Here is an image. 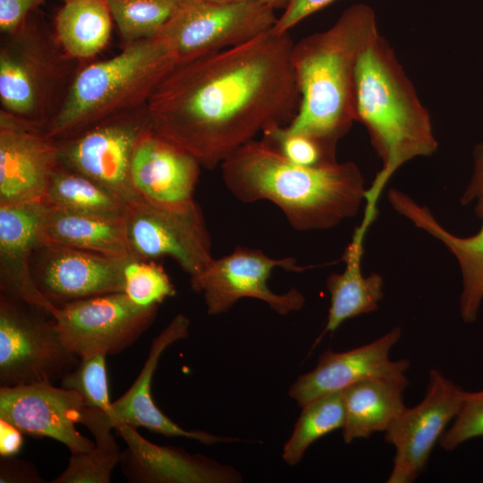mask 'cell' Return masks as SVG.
Returning a JSON list of instances; mask_svg holds the SVG:
<instances>
[{
  "instance_id": "3957f363",
  "label": "cell",
  "mask_w": 483,
  "mask_h": 483,
  "mask_svg": "<svg viewBox=\"0 0 483 483\" xmlns=\"http://www.w3.org/2000/svg\"><path fill=\"white\" fill-rule=\"evenodd\" d=\"M379 35L374 9L356 3L328 29L294 42L291 57L301 99L290 131L317 140L335 156L356 121L359 60Z\"/></svg>"
},
{
  "instance_id": "6da1fadb",
  "label": "cell",
  "mask_w": 483,
  "mask_h": 483,
  "mask_svg": "<svg viewBox=\"0 0 483 483\" xmlns=\"http://www.w3.org/2000/svg\"><path fill=\"white\" fill-rule=\"evenodd\" d=\"M294 41L272 30L178 65L146 108L151 128L208 170L255 136L295 116Z\"/></svg>"
},
{
  "instance_id": "d590c367",
  "label": "cell",
  "mask_w": 483,
  "mask_h": 483,
  "mask_svg": "<svg viewBox=\"0 0 483 483\" xmlns=\"http://www.w3.org/2000/svg\"><path fill=\"white\" fill-rule=\"evenodd\" d=\"M43 477L36 466L14 456H1L0 483H42Z\"/></svg>"
},
{
  "instance_id": "2e32d148",
  "label": "cell",
  "mask_w": 483,
  "mask_h": 483,
  "mask_svg": "<svg viewBox=\"0 0 483 483\" xmlns=\"http://www.w3.org/2000/svg\"><path fill=\"white\" fill-rule=\"evenodd\" d=\"M31 265L37 287L56 307L111 292H123V266L117 258L83 250L41 243Z\"/></svg>"
},
{
  "instance_id": "d6a6232c",
  "label": "cell",
  "mask_w": 483,
  "mask_h": 483,
  "mask_svg": "<svg viewBox=\"0 0 483 483\" xmlns=\"http://www.w3.org/2000/svg\"><path fill=\"white\" fill-rule=\"evenodd\" d=\"M262 140L289 161L305 166L336 161L317 140L290 131L284 125H275L262 132Z\"/></svg>"
},
{
  "instance_id": "ffe728a7",
  "label": "cell",
  "mask_w": 483,
  "mask_h": 483,
  "mask_svg": "<svg viewBox=\"0 0 483 483\" xmlns=\"http://www.w3.org/2000/svg\"><path fill=\"white\" fill-rule=\"evenodd\" d=\"M47 210L44 201L0 205V293L54 314L57 307L37 287L31 269Z\"/></svg>"
},
{
  "instance_id": "836d02e7",
  "label": "cell",
  "mask_w": 483,
  "mask_h": 483,
  "mask_svg": "<svg viewBox=\"0 0 483 483\" xmlns=\"http://www.w3.org/2000/svg\"><path fill=\"white\" fill-rule=\"evenodd\" d=\"M479 436H483V390L467 392L453 423L443 433L438 444L445 451H452Z\"/></svg>"
},
{
  "instance_id": "4dcf8cb0",
  "label": "cell",
  "mask_w": 483,
  "mask_h": 483,
  "mask_svg": "<svg viewBox=\"0 0 483 483\" xmlns=\"http://www.w3.org/2000/svg\"><path fill=\"white\" fill-rule=\"evenodd\" d=\"M123 292L142 307L159 306L176 294L174 284L156 260L130 257L123 266Z\"/></svg>"
},
{
  "instance_id": "277c9868",
  "label": "cell",
  "mask_w": 483,
  "mask_h": 483,
  "mask_svg": "<svg viewBox=\"0 0 483 483\" xmlns=\"http://www.w3.org/2000/svg\"><path fill=\"white\" fill-rule=\"evenodd\" d=\"M356 121L368 131L382 167L365 194L364 218L373 222L377 203L391 176L404 164L438 148L431 116L396 55L379 35L356 70Z\"/></svg>"
},
{
  "instance_id": "8fae6325",
  "label": "cell",
  "mask_w": 483,
  "mask_h": 483,
  "mask_svg": "<svg viewBox=\"0 0 483 483\" xmlns=\"http://www.w3.org/2000/svg\"><path fill=\"white\" fill-rule=\"evenodd\" d=\"M276 267L301 272L313 266H300L292 257L273 258L260 250L239 246L230 254L213 258L191 286L195 292L203 294L209 315L225 313L240 299L247 297L266 302L280 315L300 310L305 298L297 289L280 294L269 289L267 280Z\"/></svg>"
},
{
  "instance_id": "8d00e7d4",
  "label": "cell",
  "mask_w": 483,
  "mask_h": 483,
  "mask_svg": "<svg viewBox=\"0 0 483 483\" xmlns=\"http://www.w3.org/2000/svg\"><path fill=\"white\" fill-rule=\"evenodd\" d=\"M38 0H0V29L11 35L25 22V18Z\"/></svg>"
},
{
  "instance_id": "cb8c5ba5",
  "label": "cell",
  "mask_w": 483,
  "mask_h": 483,
  "mask_svg": "<svg viewBox=\"0 0 483 483\" xmlns=\"http://www.w3.org/2000/svg\"><path fill=\"white\" fill-rule=\"evenodd\" d=\"M407 386V377H372L343 389L344 442L386 431L406 408L403 391Z\"/></svg>"
},
{
  "instance_id": "ba28073f",
  "label": "cell",
  "mask_w": 483,
  "mask_h": 483,
  "mask_svg": "<svg viewBox=\"0 0 483 483\" xmlns=\"http://www.w3.org/2000/svg\"><path fill=\"white\" fill-rule=\"evenodd\" d=\"M131 255L156 260L169 257L197 279L213 260L209 232L199 205L164 208L144 202L127 205L123 217Z\"/></svg>"
},
{
  "instance_id": "d4e9b609",
  "label": "cell",
  "mask_w": 483,
  "mask_h": 483,
  "mask_svg": "<svg viewBox=\"0 0 483 483\" xmlns=\"http://www.w3.org/2000/svg\"><path fill=\"white\" fill-rule=\"evenodd\" d=\"M41 237L43 243L117 258L132 257L126 241L123 218L85 215L47 205Z\"/></svg>"
},
{
  "instance_id": "30bf717a",
  "label": "cell",
  "mask_w": 483,
  "mask_h": 483,
  "mask_svg": "<svg viewBox=\"0 0 483 483\" xmlns=\"http://www.w3.org/2000/svg\"><path fill=\"white\" fill-rule=\"evenodd\" d=\"M0 52V99L3 111L44 127L64 80V64L36 32L23 25Z\"/></svg>"
},
{
  "instance_id": "9a60e30c",
  "label": "cell",
  "mask_w": 483,
  "mask_h": 483,
  "mask_svg": "<svg viewBox=\"0 0 483 483\" xmlns=\"http://www.w3.org/2000/svg\"><path fill=\"white\" fill-rule=\"evenodd\" d=\"M84 406L76 391L55 387L48 381L0 386V419L28 436L58 441L71 453L95 448V442L75 427Z\"/></svg>"
},
{
  "instance_id": "ab89813d",
  "label": "cell",
  "mask_w": 483,
  "mask_h": 483,
  "mask_svg": "<svg viewBox=\"0 0 483 483\" xmlns=\"http://www.w3.org/2000/svg\"><path fill=\"white\" fill-rule=\"evenodd\" d=\"M215 2H242V1H256L267 4L273 9L284 8L285 9L292 0H209Z\"/></svg>"
},
{
  "instance_id": "8992f818",
  "label": "cell",
  "mask_w": 483,
  "mask_h": 483,
  "mask_svg": "<svg viewBox=\"0 0 483 483\" xmlns=\"http://www.w3.org/2000/svg\"><path fill=\"white\" fill-rule=\"evenodd\" d=\"M79 361L51 312L0 293V386L54 383Z\"/></svg>"
},
{
  "instance_id": "e575fe53",
  "label": "cell",
  "mask_w": 483,
  "mask_h": 483,
  "mask_svg": "<svg viewBox=\"0 0 483 483\" xmlns=\"http://www.w3.org/2000/svg\"><path fill=\"white\" fill-rule=\"evenodd\" d=\"M336 0H292L272 28L275 33L289 32L309 15L322 10Z\"/></svg>"
},
{
  "instance_id": "ac0fdd59",
  "label": "cell",
  "mask_w": 483,
  "mask_h": 483,
  "mask_svg": "<svg viewBox=\"0 0 483 483\" xmlns=\"http://www.w3.org/2000/svg\"><path fill=\"white\" fill-rule=\"evenodd\" d=\"M402 329H390L377 340L346 352L327 350L318 358L316 368L292 385L289 395L302 407L320 396L343 391L372 377L403 378L410 368L407 359L392 360L389 353L400 340Z\"/></svg>"
},
{
  "instance_id": "7a4b0ae2",
  "label": "cell",
  "mask_w": 483,
  "mask_h": 483,
  "mask_svg": "<svg viewBox=\"0 0 483 483\" xmlns=\"http://www.w3.org/2000/svg\"><path fill=\"white\" fill-rule=\"evenodd\" d=\"M223 181L240 201L268 200L297 231L326 230L354 216L365 201L364 177L352 161L294 164L255 139L220 165Z\"/></svg>"
},
{
  "instance_id": "5bb4252c",
  "label": "cell",
  "mask_w": 483,
  "mask_h": 483,
  "mask_svg": "<svg viewBox=\"0 0 483 483\" xmlns=\"http://www.w3.org/2000/svg\"><path fill=\"white\" fill-rule=\"evenodd\" d=\"M59 165L57 140L1 110L0 205L43 201Z\"/></svg>"
},
{
  "instance_id": "f35d334b",
  "label": "cell",
  "mask_w": 483,
  "mask_h": 483,
  "mask_svg": "<svg viewBox=\"0 0 483 483\" xmlns=\"http://www.w3.org/2000/svg\"><path fill=\"white\" fill-rule=\"evenodd\" d=\"M22 436L15 426L0 419V456H14L22 445Z\"/></svg>"
},
{
  "instance_id": "484cf974",
  "label": "cell",
  "mask_w": 483,
  "mask_h": 483,
  "mask_svg": "<svg viewBox=\"0 0 483 483\" xmlns=\"http://www.w3.org/2000/svg\"><path fill=\"white\" fill-rule=\"evenodd\" d=\"M112 14L106 0H66L55 19V38L70 59H87L107 44Z\"/></svg>"
},
{
  "instance_id": "4fadbf2b",
  "label": "cell",
  "mask_w": 483,
  "mask_h": 483,
  "mask_svg": "<svg viewBox=\"0 0 483 483\" xmlns=\"http://www.w3.org/2000/svg\"><path fill=\"white\" fill-rule=\"evenodd\" d=\"M466 395V391L437 369L429 371L424 399L414 407H406L385 431V440L395 448L387 483H411L417 479Z\"/></svg>"
},
{
  "instance_id": "5b68a950",
  "label": "cell",
  "mask_w": 483,
  "mask_h": 483,
  "mask_svg": "<svg viewBox=\"0 0 483 483\" xmlns=\"http://www.w3.org/2000/svg\"><path fill=\"white\" fill-rule=\"evenodd\" d=\"M178 65L176 55L159 34L128 43L115 56L89 64L74 76L47 132L61 140L135 111L147 105Z\"/></svg>"
},
{
  "instance_id": "e0dca14e",
  "label": "cell",
  "mask_w": 483,
  "mask_h": 483,
  "mask_svg": "<svg viewBox=\"0 0 483 483\" xmlns=\"http://www.w3.org/2000/svg\"><path fill=\"white\" fill-rule=\"evenodd\" d=\"M201 165L189 152L155 131H144L134 148L130 185L137 202L183 208L194 202Z\"/></svg>"
},
{
  "instance_id": "f546056e",
  "label": "cell",
  "mask_w": 483,
  "mask_h": 483,
  "mask_svg": "<svg viewBox=\"0 0 483 483\" xmlns=\"http://www.w3.org/2000/svg\"><path fill=\"white\" fill-rule=\"evenodd\" d=\"M188 0H106L128 43L156 35Z\"/></svg>"
},
{
  "instance_id": "44dd1931",
  "label": "cell",
  "mask_w": 483,
  "mask_h": 483,
  "mask_svg": "<svg viewBox=\"0 0 483 483\" xmlns=\"http://www.w3.org/2000/svg\"><path fill=\"white\" fill-rule=\"evenodd\" d=\"M189 326L190 320L184 315L178 314L173 318L154 338L148 358L135 381L121 397L112 402L106 412L111 420H121L133 428L142 427L166 437H185L208 445L239 442L241 439L237 437L186 430L165 416L154 402L151 383L158 360L167 347L188 336Z\"/></svg>"
},
{
  "instance_id": "1f68e13d",
  "label": "cell",
  "mask_w": 483,
  "mask_h": 483,
  "mask_svg": "<svg viewBox=\"0 0 483 483\" xmlns=\"http://www.w3.org/2000/svg\"><path fill=\"white\" fill-rule=\"evenodd\" d=\"M106 354L99 353L80 359L79 363L60 380V386L76 391L86 407L107 411L109 399Z\"/></svg>"
},
{
  "instance_id": "52a82bcc",
  "label": "cell",
  "mask_w": 483,
  "mask_h": 483,
  "mask_svg": "<svg viewBox=\"0 0 483 483\" xmlns=\"http://www.w3.org/2000/svg\"><path fill=\"white\" fill-rule=\"evenodd\" d=\"M275 9L256 1L188 0L157 33L179 65L244 44L274 27Z\"/></svg>"
},
{
  "instance_id": "7c38bea8",
  "label": "cell",
  "mask_w": 483,
  "mask_h": 483,
  "mask_svg": "<svg viewBox=\"0 0 483 483\" xmlns=\"http://www.w3.org/2000/svg\"><path fill=\"white\" fill-rule=\"evenodd\" d=\"M147 112L126 113L58 140L60 163L106 187L127 205L137 202L129 174L136 144L150 127Z\"/></svg>"
},
{
  "instance_id": "7402d4cb",
  "label": "cell",
  "mask_w": 483,
  "mask_h": 483,
  "mask_svg": "<svg viewBox=\"0 0 483 483\" xmlns=\"http://www.w3.org/2000/svg\"><path fill=\"white\" fill-rule=\"evenodd\" d=\"M387 196L395 211L440 241L456 258L462 276L461 317L465 323L474 322L483 300V224L474 235L456 236L446 230L427 207L420 206L403 191L390 189ZM476 211L483 218V202L476 205Z\"/></svg>"
},
{
  "instance_id": "83f0119b",
  "label": "cell",
  "mask_w": 483,
  "mask_h": 483,
  "mask_svg": "<svg viewBox=\"0 0 483 483\" xmlns=\"http://www.w3.org/2000/svg\"><path fill=\"white\" fill-rule=\"evenodd\" d=\"M50 207L113 219L124 217L127 204L97 182L60 163L44 200Z\"/></svg>"
},
{
  "instance_id": "603a6c76",
  "label": "cell",
  "mask_w": 483,
  "mask_h": 483,
  "mask_svg": "<svg viewBox=\"0 0 483 483\" xmlns=\"http://www.w3.org/2000/svg\"><path fill=\"white\" fill-rule=\"evenodd\" d=\"M369 227L363 222L356 227L342 257L345 263L343 272L333 273L326 278L330 307L318 340L326 333H334L345 320L377 310L383 299V277L377 273L364 275L361 271L363 244Z\"/></svg>"
},
{
  "instance_id": "9c48e42d",
  "label": "cell",
  "mask_w": 483,
  "mask_h": 483,
  "mask_svg": "<svg viewBox=\"0 0 483 483\" xmlns=\"http://www.w3.org/2000/svg\"><path fill=\"white\" fill-rule=\"evenodd\" d=\"M157 309L139 306L119 292L63 304L53 316L60 338L81 359L131 347L154 322Z\"/></svg>"
},
{
  "instance_id": "60d3db41",
  "label": "cell",
  "mask_w": 483,
  "mask_h": 483,
  "mask_svg": "<svg viewBox=\"0 0 483 483\" xmlns=\"http://www.w3.org/2000/svg\"><path fill=\"white\" fill-rule=\"evenodd\" d=\"M66 1V0H65Z\"/></svg>"
},
{
  "instance_id": "74e56055",
  "label": "cell",
  "mask_w": 483,
  "mask_h": 483,
  "mask_svg": "<svg viewBox=\"0 0 483 483\" xmlns=\"http://www.w3.org/2000/svg\"><path fill=\"white\" fill-rule=\"evenodd\" d=\"M461 201L463 205L472 201H476V205L483 202V141L476 148L471 178Z\"/></svg>"
},
{
  "instance_id": "d6986e66",
  "label": "cell",
  "mask_w": 483,
  "mask_h": 483,
  "mask_svg": "<svg viewBox=\"0 0 483 483\" xmlns=\"http://www.w3.org/2000/svg\"><path fill=\"white\" fill-rule=\"evenodd\" d=\"M114 430L126 444L120 465L131 483H234L242 480L233 467L200 454L158 445L127 423L113 419Z\"/></svg>"
},
{
  "instance_id": "f1b7e54d",
  "label": "cell",
  "mask_w": 483,
  "mask_h": 483,
  "mask_svg": "<svg viewBox=\"0 0 483 483\" xmlns=\"http://www.w3.org/2000/svg\"><path fill=\"white\" fill-rule=\"evenodd\" d=\"M301 408L293 431L283 449V459L291 466L301 460L315 441L342 428L344 423L342 391L316 398Z\"/></svg>"
},
{
  "instance_id": "4316f807",
  "label": "cell",
  "mask_w": 483,
  "mask_h": 483,
  "mask_svg": "<svg viewBox=\"0 0 483 483\" xmlns=\"http://www.w3.org/2000/svg\"><path fill=\"white\" fill-rule=\"evenodd\" d=\"M78 423L93 435L95 448L89 452L72 453L66 469L51 483H108L114 468L120 463L122 452L111 430L113 422L105 410L84 406Z\"/></svg>"
}]
</instances>
